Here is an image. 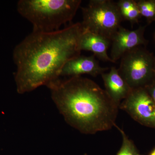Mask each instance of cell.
Segmentation results:
<instances>
[{
	"label": "cell",
	"mask_w": 155,
	"mask_h": 155,
	"mask_svg": "<svg viewBox=\"0 0 155 155\" xmlns=\"http://www.w3.org/2000/svg\"><path fill=\"white\" fill-rule=\"evenodd\" d=\"M83 30L77 22L52 32L32 31L17 45L14 58L18 93L33 91L60 78L66 63L81 55L78 41Z\"/></svg>",
	"instance_id": "obj_1"
},
{
	"label": "cell",
	"mask_w": 155,
	"mask_h": 155,
	"mask_svg": "<svg viewBox=\"0 0 155 155\" xmlns=\"http://www.w3.org/2000/svg\"><path fill=\"white\" fill-rule=\"evenodd\" d=\"M47 87L65 121L81 133L95 134L116 125L119 106L94 81L81 76L59 78Z\"/></svg>",
	"instance_id": "obj_2"
},
{
	"label": "cell",
	"mask_w": 155,
	"mask_h": 155,
	"mask_svg": "<svg viewBox=\"0 0 155 155\" xmlns=\"http://www.w3.org/2000/svg\"><path fill=\"white\" fill-rule=\"evenodd\" d=\"M81 0H21L20 15L33 26V31L52 32L71 22L80 8Z\"/></svg>",
	"instance_id": "obj_3"
},
{
	"label": "cell",
	"mask_w": 155,
	"mask_h": 155,
	"mask_svg": "<svg viewBox=\"0 0 155 155\" xmlns=\"http://www.w3.org/2000/svg\"><path fill=\"white\" fill-rule=\"evenodd\" d=\"M81 8L83 29L111 41L123 20L117 3L111 0H91Z\"/></svg>",
	"instance_id": "obj_4"
},
{
	"label": "cell",
	"mask_w": 155,
	"mask_h": 155,
	"mask_svg": "<svg viewBox=\"0 0 155 155\" xmlns=\"http://www.w3.org/2000/svg\"><path fill=\"white\" fill-rule=\"evenodd\" d=\"M154 58L148 51L137 47L122 56L118 71L131 89L145 87L155 77Z\"/></svg>",
	"instance_id": "obj_5"
},
{
	"label": "cell",
	"mask_w": 155,
	"mask_h": 155,
	"mask_svg": "<svg viewBox=\"0 0 155 155\" xmlns=\"http://www.w3.org/2000/svg\"><path fill=\"white\" fill-rule=\"evenodd\" d=\"M119 108L137 122L155 128V104L144 87L132 89Z\"/></svg>",
	"instance_id": "obj_6"
},
{
	"label": "cell",
	"mask_w": 155,
	"mask_h": 155,
	"mask_svg": "<svg viewBox=\"0 0 155 155\" xmlns=\"http://www.w3.org/2000/svg\"><path fill=\"white\" fill-rule=\"evenodd\" d=\"M145 28V26H140L135 30H130L119 27L111 41L110 58L114 63L130 50L147 44V41L144 36Z\"/></svg>",
	"instance_id": "obj_7"
},
{
	"label": "cell",
	"mask_w": 155,
	"mask_h": 155,
	"mask_svg": "<svg viewBox=\"0 0 155 155\" xmlns=\"http://www.w3.org/2000/svg\"><path fill=\"white\" fill-rule=\"evenodd\" d=\"M95 55L77 56L69 60L61 70V76L71 77L88 74L93 76L101 75L109 69L101 67Z\"/></svg>",
	"instance_id": "obj_8"
},
{
	"label": "cell",
	"mask_w": 155,
	"mask_h": 155,
	"mask_svg": "<svg viewBox=\"0 0 155 155\" xmlns=\"http://www.w3.org/2000/svg\"><path fill=\"white\" fill-rule=\"evenodd\" d=\"M101 75L105 87V90L119 106L121 102L127 97L132 89L115 67H112L109 72H104Z\"/></svg>",
	"instance_id": "obj_9"
},
{
	"label": "cell",
	"mask_w": 155,
	"mask_h": 155,
	"mask_svg": "<svg viewBox=\"0 0 155 155\" xmlns=\"http://www.w3.org/2000/svg\"><path fill=\"white\" fill-rule=\"evenodd\" d=\"M111 41L101 36L84 29L79 38L78 48L81 51H91L100 60L114 63L108 55L107 51Z\"/></svg>",
	"instance_id": "obj_10"
},
{
	"label": "cell",
	"mask_w": 155,
	"mask_h": 155,
	"mask_svg": "<svg viewBox=\"0 0 155 155\" xmlns=\"http://www.w3.org/2000/svg\"><path fill=\"white\" fill-rule=\"evenodd\" d=\"M141 17H145L148 22L155 21V0L136 1Z\"/></svg>",
	"instance_id": "obj_11"
},
{
	"label": "cell",
	"mask_w": 155,
	"mask_h": 155,
	"mask_svg": "<svg viewBox=\"0 0 155 155\" xmlns=\"http://www.w3.org/2000/svg\"><path fill=\"white\" fill-rule=\"evenodd\" d=\"M115 127L120 131L122 137V146L117 155H139L133 141L128 138L125 131L116 125Z\"/></svg>",
	"instance_id": "obj_12"
},
{
	"label": "cell",
	"mask_w": 155,
	"mask_h": 155,
	"mask_svg": "<svg viewBox=\"0 0 155 155\" xmlns=\"http://www.w3.org/2000/svg\"><path fill=\"white\" fill-rule=\"evenodd\" d=\"M121 14L123 20L129 21L132 25L138 23L139 20L141 17L137 4L130 10L123 12Z\"/></svg>",
	"instance_id": "obj_13"
},
{
	"label": "cell",
	"mask_w": 155,
	"mask_h": 155,
	"mask_svg": "<svg viewBox=\"0 0 155 155\" xmlns=\"http://www.w3.org/2000/svg\"><path fill=\"white\" fill-rule=\"evenodd\" d=\"M116 3L120 14L130 10L137 5L136 1L134 0H119Z\"/></svg>",
	"instance_id": "obj_14"
},
{
	"label": "cell",
	"mask_w": 155,
	"mask_h": 155,
	"mask_svg": "<svg viewBox=\"0 0 155 155\" xmlns=\"http://www.w3.org/2000/svg\"><path fill=\"white\" fill-rule=\"evenodd\" d=\"M144 87L146 89L147 91L149 94L155 104V77L153 80Z\"/></svg>",
	"instance_id": "obj_15"
},
{
	"label": "cell",
	"mask_w": 155,
	"mask_h": 155,
	"mask_svg": "<svg viewBox=\"0 0 155 155\" xmlns=\"http://www.w3.org/2000/svg\"><path fill=\"white\" fill-rule=\"evenodd\" d=\"M150 155H155V149L154 150H153V151L150 154Z\"/></svg>",
	"instance_id": "obj_16"
},
{
	"label": "cell",
	"mask_w": 155,
	"mask_h": 155,
	"mask_svg": "<svg viewBox=\"0 0 155 155\" xmlns=\"http://www.w3.org/2000/svg\"><path fill=\"white\" fill-rule=\"evenodd\" d=\"M154 72L155 75V58H154Z\"/></svg>",
	"instance_id": "obj_17"
}]
</instances>
